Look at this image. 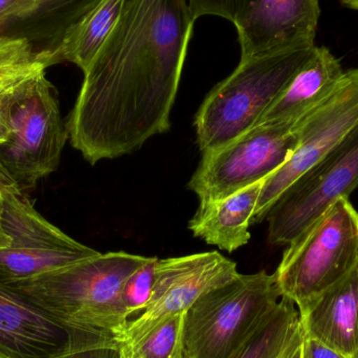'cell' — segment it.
I'll list each match as a JSON object with an SVG mask.
<instances>
[{
    "instance_id": "1",
    "label": "cell",
    "mask_w": 358,
    "mask_h": 358,
    "mask_svg": "<svg viewBox=\"0 0 358 358\" xmlns=\"http://www.w3.org/2000/svg\"><path fill=\"white\" fill-rule=\"evenodd\" d=\"M195 21L187 0H126L66 122L71 146L90 165L170 129Z\"/></svg>"
},
{
    "instance_id": "2",
    "label": "cell",
    "mask_w": 358,
    "mask_h": 358,
    "mask_svg": "<svg viewBox=\"0 0 358 358\" xmlns=\"http://www.w3.org/2000/svg\"><path fill=\"white\" fill-rule=\"evenodd\" d=\"M148 257L125 252L98 254L27 281L3 285L45 313L71 340L123 336L129 317L121 300L127 278Z\"/></svg>"
},
{
    "instance_id": "3",
    "label": "cell",
    "mask_w": 358,
    "mask_h": 358,
    "mask_svg": "<svg viewBox=\"0 0 358 358\" xmlns=\"http://www.w3.org/2000/svg\"><path fill=\"white\" fill-rule=\"evenodd\" d=\"M46 69L39 65L0 90V125L6 134L0 168L22 193L56 171L69 140Z\"/></svg>"
},
{
    "instance_id": "4",
    "label": "cell",
    "mask_w": 358,
    "mask_h": 358,
    "mask_svg": "<svg viewBox=\"0 0 358 358\" xmlns=\"http://www.w3.org/2000/svg\"><path fill=\"white\" fill-rule=\"evenodd\" d=\"M315 46L240 59L235 71L210 90L198 110L195 128L200 151L220 148L255 127Z\"/></svg>"
},
{
    "instance_id": "5",
    "label": "cell",
    "mask_w": 358,
    "mask_h": 358,
    "mask_svg": "<svg viewBox=\"0 0 358 358\" xmlns=\"http://www.w3.org/2000/svg\"><path fill=\"white\" fill-rule=\"evenodd\" d=\"M358 261V212L341 198L288 244L275 271L282 298L299 313L346 277Z\"/></svg>"
},
{
    "instance_id": "6",
    "label": "cell",
    "mask_w": 358,
    "mask_h": 358,
    "mask_svg": "<svg viewBox=\"0 0 358 358\" xmlns=\"http://www.w3.org/2000/svg\"><path fill=\"white\" fill-rule=\"evenodd\" d=\"M281 299L265 271L204 294L185 313V358H233Z\"/></svg>"
},
{
    "instance_id": "7",
    "label": "cell",
    "mask_w": 358,
    "mask_h": 358,
    "mask_svg": "<svg viewBox=\"0 0 358 358\" xmlns=\"http://www.w3.org/2000/svg\"><path fill=\"white\" fill-rule=\"evenodd\" d=\"M298 143V122L259 124L224 146L202 153L187 187L200 203L229 197L277 171Z\"/></svg>"
},
{
    "instance_id": "8",
    "label": "cell",
    "mask_w": 358,
    "mask_h": 358,
    "mask_svg": "<svg viewBox=\"0 0 358 358\" xmlns=\"http://www.w3.org/2000/svg\"><path fill=\"white\" fill-rule=\"evenodd\" d=\"M299 143L281 168L265 178L252 224L266 219L275 202L358 126V69L345 71L336 90L299 120Z\"/></svg>"
},
{
    "instance_id": "9",
    "label": "cell",
    "mask_w": 358,
    "mask_h": 358,
    "mask_svg": "<svg viewBox=\"0 0 358 358\" xmlns=\"http://www.w3.org/2000/svg\"><path fill=\"white\" fill-rule=\"evenodd\" d=\"M358 185V126L323 161L288 187L267 214L268 242L288 245Z\"/></svg>"
},
{
    "instance_id": "10",
    "label": "cell",
    "mask_w": 358,
    "mask_h": 358,
    "mask_svg": "<svg viewBox=\"0 0 358 358\" xmlns=\"http://www.w3.org/2000/svg\"><path fill=\"white\" fill-rule=\"evenodd\" d=\"M3 200L4 229L12 244L0 250V285L27 281L100 254L46 220L24 194H8Z\"/></svg>"
},
{
    "instance_id": "11",
    "label": "cell",
    "mask_w": 358,
    "mask_h": 358,
    "mask_svg": "<svg viewBox=\"0 0 358 358\" xmlns=\"http://www.w3.org/2000/svg\"><path fill=\"white\" fill-rule=\"evenodd\" d=\"M237 264L220 252L159 259L148 305L129 320L119 342L131 344L168 317L187 313L202 296L239 275Z\"/></svg>"
},
{
    "instance_id": "12",
    "label": "cell",
    "mask_w": 358,
    "mask_h": 358,
    "mask_svg": "<svg viewBox=\"0 0 358 358\" xmlns=\"http://www.w3.org/2000/svg\"><path fill=\"white\" fill-rule=\"evenodd\" d=\"M320 0H236L241 59L315 44Z\"/></svg>"
},
{
    "instance_id": "13",
    "label": "cell",
    "mask_w": 358,
    "mask_h": 358,
    "mask_svg": "<svg viewBox=\"0 0 358 358\" xmlns=\"http://www.w3.org/2000/svg\"><path fill=\"white\" fill-rule=\"evenodd\" d=\"M102 0H0V38L22 41L48 67L71 29Z\"/></svg>"
},
{
    "instance_id": "14",
    "label": "cell",
    "mask_w": 358,
    "mask_h": 358,
    "mask_svg": "<svg viewBox=\"0 0 358 358\" xmlns=\"http://www.w3.org/2000/svg\"><path fill=\"white\" fill-rule=\"evenodd\" d=\"M69 345L58 324L0 285V358H55Z\"/></svg>"
},
{
    "instance_id": "15",
    "label": "cell",
    "mask_w": 358,
    "mask_h": 358,
    "mask_svg": "<svg viewBox=\"0 0 358 358\" xmlns=\"http://www.w3.org/2000/svg\"><path fill=\"white\" fill-rule=\"evenodd\" d=\"M303 334L347 357L358 355V261L352 271L299 313Z\"/></svg>"
},
{
    "instance_id": "16",
    "label": "cell",
    "mask_w": 358,
    "mask_h": 358,
    "mask_svg": "<svg viewBox=\"0 0 358 358\" xmlns=\"http://www.w3.org/2000/svg\"><path fill=\"white\" fill-rule=\"evenodd\" d=\"M344 73L340 60L329 48L315 46L310 58L301 67L257 125L296 123L330 96Z\"/></svg>"
},
{
    "instance_id": "17",
    "label": "cell",
    "mask_w": 358,
    "mask_h": 358,
    "mask_svg": "<svg viewBox=\"0 0 358 358\" xmlns=\"http://www.w3.org/2000/svg\"><path fill=\"white\" fill-rule=\"evenodd\" d=\"M264 180L229 197L200 203L189 220V231L195 237L225 252H233L246 245L250 240V227Z\"/></svg>"
},
{
    "instance_id": "18",
    "label": "cell",
    "mask_w": 358,
    "mask_h": 358,
    "mask_svg": "<svg viewBox=\"0 0 358 358\" xmlns=\"http://www.w3.org/2000/svg\"><path fill=\"white\" fill-rule=\"evenodd\" d=\"M126 0H102L67 35L62 60L86 71L115 29Z\"/></svg>"
},
{
    "instance_id": "19",
    "label": "cell",
    "mask_w": 358,
    "mask_h": 358,
    "mask_svg": "<svg viewBox=\"0 0 358 358\" xmlns=\"http://www.w3.org/2000/svg\"><path fill=\"white\" fill-rule=\"evenodd\" d=\"M299 326L296 305L282 298L233 358H280Z\"/></svg>"
},
{
    "instance_id": "20",
    "label": "cell",
    "mask_w": 358,
    "mask_h": 358,
    "mask_svg": "<svg viewBox=\"0 0 358 358\" xmlns=\"http://www.w3.org/2000/svg\"><path fill=\"white\" fill-rule=\"evenodd\" d=\"M185 313L168 317L131 344L122 345L129 358H185Z\"/></svg>"
},
{
    "instance_id": "21",
    "label": "cell",
    "mask_w": 358,
    "mask_h": 358,
    "mask_svg": "<svg viewBox=\"0 0 358 358\" xmlns=\"http://www.w3.org/2000/svg\"><path fill=\"white\" fill-rule=\"evenodd\" d=\"M45 65L36 56L29 44L0 38V90L38 65ZM46 66V65H45ZM22 193L0 168V195Z\"/></svg>"
},
{
    "instance_id": "22",
    "label": "cell",
    "mask_w": 358,
    "mask_h": 358,
    "mask_svg": "<svg viewBox=\"0 0 358 358\" xmlns=\"http://www.w3.org/2000/svg\"><path fill=\"white\" fill-rule=\"evenodd\" d=\"M159 258L150 257L134 271L124 283L121 300L128 317L141 313L148 305L155 281V271Z\"/></svg>"
},
{
    "instance_id": "23",
    "label": "cell",
    "mask_w": 358,
    "mask_h": 358,
    "mask_svg": "<svg viewBox=\"0 0 358 358\" xmlns=\"http://www.w3.org/2000/svg\"><path fill=\"white\" fill-rule=\"evenodd\" d=\"M69 342V348L55 358H121L122 344L117 338L87 336Z\"/></svg>"
},
{
    "instance_id": "24",
    "label": "cell",
    "mask_w": 358,
    "mask_h": 358,
    "mask_svg": "<svg viewBox=\"0 0 358 358\" xmlns=\"http://www.w3.org/2000/svg\"><path fill=\"white\" fill-rule=\"evenodd\" d=\"M195 20L203 16H217L233 23L236 0H187Z\"/></svg>"
},
{
    "instance_id": "25",
    "label": "cell",
    "mask_w": 358,
    "mask_h": 358,
    "mask_svg": "<svg viewBox=\"0 0 358 358\" xmlns=\"http://www.w3.org/2000/svg\"><path fill=\"white\" fill-rule=\"evenodd\" d=\"M303 330V329H302ZM303 334V358H352Z\"/></svg>"
},
{
    "instance_id": "26",
    "label": "cell",
    "mask_w": 358,
    "mask_h": 358,
    "mask_svg": "<svg viewBox=\"0 0 358 358\" xmlns=\"http://www.w3.org/2000/svg\"><path fill=\"white\" fill-rule=\"evenodd\" d=\"M280 358H303V330L301 324Z\"/></svg>"
},
{
    "instance_id": "27",
    "label": "cell",
    "mask_w": 358,
    "mask_h": 358,
    "mask_svg": "<svg viewBox=\"0 0 358 358\" xmlns=\"http://www.w3.org/2000/svg\"><path fill=\"white\" fill-rule=\"evenodd\" d=\"M3 210H4V200L3 196L0 195V250L8 248L12 244V239H10L8 234L4 229L3 225Z\"/></svg>"
},
{
    "instance_id": "28",
    "label": "cell",
    "mask_w": 358,
    "mask_h": 358,
    "mask_svg": "<svg viewBox=\"0 0 358 358\" xmlns=\"http://www.w3.org/2000/svg\"><path fill=\"white\" fill-rule=\"evenodd\" d=\"M340 2L347 8L358 10V0H340Z\"/></svg>"
},
{
    "instance_id": "29",
    "label": "cell",
    "mask_w": 358,
    "mask_h": 358,
    "mask_svg": "<svg viewBox=\"0 0 358 358\" xmlns=\"http://www.w3.org/2000/svg\"><path fill=\"white\" fill-rule=\"evenodd\" d=\"M121 358H129V357H126V355H124V353H123V352H122Z\"/></svg>"
},
{
    "instance_id": "30",
    "label": "cell",
    "mask_w": 358,
    "mask_h": 358,
    "mask_svg": "<svg viewBox=\"0 0 358 358\" xmlns=\"http://www.w3.org/2000/svg\"><path fill=\"white\" fill-rule=\"evenodd\" d=\"M352 358H357V357H353Z\"/></svg>"
},
{
    "instance_id": "31",
    "label": "cell",
    "mask_w": 358,
    "mask_h": 358,
    "mask_svg": "<svg viewBox=\"0 0 358 358\" xmlns=\"http://www.w3.org/2000/svg\"><path fill=\"white\" fill-rule=\"evenodd\" d=\"M357 358H358V355H357Z\"/></svg>"
}]
</instances>
